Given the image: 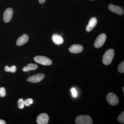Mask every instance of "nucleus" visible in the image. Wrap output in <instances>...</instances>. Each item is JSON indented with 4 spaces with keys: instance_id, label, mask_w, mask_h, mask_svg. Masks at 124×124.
Here are the masks:
<instances>
[{
    "instance_id": "nucleus-2",
    "label": "nucleus",
    "mask_w": 124,
    "mask_h": 124,
    "mask_svg": "<svg viewBox=\"0 0 124 124\" xmlns=\"http://www.w3.org/2000/svg\"><path fill=\"white\" fill-rule=\"evenodd\" d=\"M75 122L77 124H92L93 123L92 118L88 115L78 116L75 119Z\"/></svg>"
},
{
    "instance_id": "nucleus-16",
    "label": "nucleus",
    "mask_w": 124,
    "mask_h": 124,
    "mask_svg": "<svg viewBox=\"0 0 124 124\" xmlns=\"http://www.w3.org/2000/svg\"><path fill=\"white\" fill-rule=\"evenodd\" d=\"M18 107L20 109H23L24 107V101L23 99H20L18 100Z\"/></svg>"
},
{
    "instance_id": "nucleus-6",
    "label": "nucleus",
    "mask_w": 124,
    "mask_h": 124,
    "mask_svg": "<svg viewBox=\"0 0 124 124\" xmlns=\"http://www.w3.org/2000/svg\"><path fill=\"white\" fill-rule=\"evenodd\" d=\"M45 75L42 73H38L31 76L27 79L28 81L32 83H38L43 79Z\"/></svg>"
},
{
    "instance_id": "nucleus-17",
    "label": "nucleus",
    "mask_w": 124,
    "mask_h": 124,
    "mask_svg": "<svg viewBox=\"0 0 124 124\" xmlns=\"http://www.w3.org/2000/svg\"><path fill=\"white\" fill-rule=\"evenodd\" d=\"M117 120L120 123L124 124V111H123L118 116Z\"/></svg>"
},
{
    "instance_id": "nucleus-15",
    "label": "nucleus",
    "mask_w": 124,
    "mask_h": 124,
    "mask_svg": "<svg viewBox=\"0 0 124 124\" xmlns=\"http://www.w3.org/2000/svg\"><path fill=\"white\" fill-rule=\"evenodd\" d=\"M17 70L16 67L15 66H13L11 67H9L6 66L5 68V70L6 72H10L12 73H14Z\"/></svg>"
},
{
    "instance_id": "nucleus-19",
    "label": "nucleus",
    "mask_w": 124,
    "mask_h": 124,
    "mask_svg": "<svg viewBox=\"0 0 124 124\" xmlns=\"http://www.w3.org/2000/svg\"><path fill=\"white\" fill-rule=\"evenodd\" d=\"M118 70L119 72L121 73H124V62H122L120 63L118 68Z\"/></svg>"
},
{
    "instance_id": "nucleus-12",
    "label": "nucleus",
    "mask_w": 124,
    "mask_h": 124,
    "mask_svg": "<svg viewBox=\"0 0 124 124\" xmlns=\"http://www.w3.org/2000/svg\"><path fill=\"white\" fill-rule=\"evenodd\" d=\"M97 23V20L96 18L93 17L90 19L88 24L86 27V30L88 32L91 31L95 27Z\"/></svg>"
},
{
    "instance_id": "nucleus-13",
    "label": "nucleus",
    "mask_w": 124,
    "mask_h": 124,
    "mask_svg": "<svg viewBox=\"0 0 124 124\" xmlns=\"http://www.w3.org/2000/svg\"><path fill=\"white\" fill-rule=\"evenodd\" d=\"M52 40L54 43L57 45H60L63 42V38L61 36L58 34H54L52 36Z\"/></svg>"
},
{
    "instance_id": "nucleus-7",
    "label": "nucleus",
    "mask_w": 124,
    "mask_h": 124,
    "mask_svg": "<svg viewBox=\"0 0 124 124\" xmlns=\"http://www.w3.org/2000/svg\"><path fill=\"white\" fill-rule=\"evenodd\" d=\"M48 116L45 113H42L38 116L37 119V122L38 124H46L48 122Z\"/></svg>"
},
{
    "instance_id": "nucleus-9",
    "label": "nucleus",
    "mask_w": 124,
    "mask_h": 124,
    "mask_svg": "<svg viewBox=\"0 0 124 124\" xmlns=\"http://www.w3.org/2000/svg\"><path fill=\"white\" fill-rule=\"evenodd\" d=\"M83 46L80 45H72L69 48V50L71 53L73 54L79 53L83 51Z\"/></svg>"
},
{
    "instance_id": "nucleus-3",
    "label": "nucleus",
    "mask_w": 124,
    "mask_h": 124,
    "mask_svg": "<svg viewBox=\"0 0 124 124\" xmlns=\"http://www.w3.org/2000/svg\"><path fill=\"white\" fill-rule=\"evenodd\" d=\"M35 62L42 65L49 66L51 65L52 63V61L49 58L41 55H38L34 58Z\"/></svg>"
},
{
    "instance_id": "nucleus-23",
    "label": "nucleus",
    "mask_w": 124,
    "mask_h": 124,
    "mask_svg": "<svg viewBox=\"0 0 124 124\" xmlns=\"http://www.w3.org/2000/svg\"><path fill=\"white\" fill-rule=\"evenodd\" d=\"M40 4H43L46 1V0H38Z\"/></svg>"
},
{
    "instance_id": "nucleus-24",
    "label": "nucleus",
    "mask_w": 124,
    "mask_h": 124,
    "mask_svg": "<svg viewBox=\"0 0 124 124\" xmlns=\"http://www.w3.org/2000/svg\"><path fill=\"white\" fill-rule=\"evenodd\" d=\"M123 92H124V87H123Z\"/></svg>"
},
{
    "instance_id": "nucleus-22",
    "label": "nucleus",
    "mask_w": 124,
    "mask_h": 124,
    "mask_svg": "<svg viewBox=\"0 0 124 124\" xmlns=\"http://www.w3.org/2000/svg\"><path fill=\"white\" fill-rule=\"evenodd\" d=\"M6 123L3 120H0V124H6Z\"/></svg>"
},
{
    "instance_id": "nucleus-21",
    "label": "nucleus",
    "mask_w": 124,
    "mask_h": 124,
    "mask_svg": "<svg viewBox=\"0 0 124 124\" xmlns=\"http://www.w3.org/2000/svg\"><path fill=\"white\" fill-rule=\"evenodd\" d=\"M72 93V95L74 97H76L77 96V92L75 89L74 88H73L71 90Z\"/></svg>"
},
{
    "instance_id": "nucleus-10",
    "label": "nucleus",
    "mask_w": 124,
    "mask_h": 124,
    "mask_svg": "<svg viewBox=\"0 0 124 124\" xmlns=\"http://www.w3.org/2000/svg\"><path fill=\"white\" fill-rule=\"evenodd\" d=\"M108 8L111 11L118 14L122 15L124 13V10L120 6L110 4L108 6Z\"/></svg>"
},
{
    "instance_id": "nucleus-14",
    "label": "nucleus",
    "mask_w": 124,
    "mask_h": 124,
    "mask_svg": "<svg viewBox=\"0 0 124 124\" xmlns=\"http://www.w3.org/2000/svg\"><path fill=\"white\" fill-rule=\"evenodd\" d=\"M38 66L36 64L29 63L28 64L27 66L23 67V70L24 72H28L30 70H35L37 69Z\"/></svg>"
},
{
    "instance_id": "nucleus-5",
    "label": "nucleus",
    "mask_w": 124,
    "mask_h": 124,
    "mask_svg": "<svg viewBox=\"0 0 124 124\" xmlns=\"http://www.w3.org/2000/svg\"><path fill=\"white\" fill-rule=\"evenodd\" d=\"M107 100L108 102L110 105L116 106L119 103V100L117 96L114 93H108L107 95Z\"/></svg>"
},
{
    "instance_id": "nucleus-20",
    "label": "nucleus",
    "mask_w": 124,
    "mask_h": 124,
    "mask_svg": "<svg viewBox=\"0 0 124 124\" xmlns=\"http://www.w3.org/2000/svg\"><path fill=\"white\" fill-rule=\"evenodd\" d=\"M5 89L3 87L0 88V97H4L6 95Z\"/></svg>"
},
{
    "instance_id": "nucleus-11",
    "label": "nucleus",
    "mask_w": 124,
    "mask_h": 124,
    "mask_svg": "<svg viewBox=\"0 0 124 124\" xmlns=\"http://www.w3.org/2000/svg\"><path fill=\"white\" fill-rule=\"evenodd\" d=\"M29 39L28 36L26 34H23L18 38L16 41V45L18 46H21L26 43Z\"/></svg>"
},
{
    "instance_id": "nucleus-1",
    "label": "nucleus",
    "mask_w": 124,
    "mask_h": 124,
    "mask_svg": "<svg viewBox=\"0 0 124 124\" xmlns=\"http://www.w3.org/2000/svg\"><path fill=\"white\" fill-rule=\"evenodd\" d=\"M115 51L113 49H109L107 50L103 57V63L105 65L110 64L114 57Z\"/></svg>"
},
{
    "instance_id": "nucleus-8",
    "label": "nucleus",
    "mask_w": 124,
    "mask_h": 124,
    "mask_svg": "<svg viewBox=\"0 0 124 124\" xmlns=\"http://www.w3.org/2000/svg\"><path fill=\"white\" fill-rule=\"evenodd\" d=\"M13 10L11 8H9L6 9L3 15V20L5 22H9L12 18Z\"/></svg>"
},
{
    "instance_id": "nucleus-18",
    "label": "nucleus",
    "mask_w": 124,
    "mask_h": 124,
    "mask_svg": "<svg viewBox=\"0 0 124 124\" xmlns=\"http://www.w3.org/2000/svg\"><path fill=\"white\" fill-rule=\"evenodd\" d=\"M33 99L31 98H28L24 101V105L26 106H29L30 105L33 103Z\"/></svg>"
},
{
    "instance_id": "nucleus-4",
    "label": "nucleus",
    "mask_w": 124,
    "mask_h": 124,
    "mask_svg": "<svg viewBox=\"0 0 124 124\" xmlns=\"http://www.w3.org/2000/svg\"><path fill=\"white\" fill-rule=\"evenodd\" d=\"M106 34L102 33L96 38L94 43V46L96 48H99L102 46L106 40Z\"/></svg>"
}]
</instances>
